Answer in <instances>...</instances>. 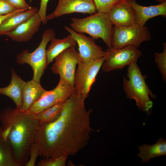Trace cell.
Instances as JSON below:
<instances>
[{"label": "cell", "mask_w": 166, "mask_h": 166, "mask_svg": "<svg viewBox=\"0 0 166 166\" xmlns=\"http://www.w3.org/2000/svg\"><path fill=\"white\" fill-rule=\"evenodd\" d=\"M9 3L18 10L26 11L32 7L25 0H6Z\"/></svg>", "instance_id": "obj_29"}, {"label": "cell", "mask_w": 166, "mask_h": 166, "mask_svg": "<svg viewBox=\"0 0 166 166\" xmlns=\"http://www.w3.org/2000/svg\"><path fill=\"white\" fill-rule=\"evenodd\" d=\"M42 23L37 13L21 24L14 30L6 33L4 35L17 42H27L38 31Z\"/></svg>", "instance_id": "obj_14"}, {"label": "cell", "mask_w": 166, "mask_h": 166, "mask_svg": "<svg viewBox=\"0 0 166 166\" xmlns=\"http://www.w3.org/2000/svg\"><path fill=\"white\" fill-rule=\"evenodd\" d=\"M0 120L3 138L9 141L19 166H25L40 124L36 114L10 106L1 112Z\"/></svg>", "instance_id": "obj_2"}, {"label": "cell", "mask_w": 166, "mask_h": 166, "mask_svg": "<svg viewBox=\"0 0 166 166\" xmlns=\"http://www.w3.org/2000/svg\"><path fill=\"white\" fill-rule=\"evenodd\" d=\"M0 166H19L8 140H5L0 130Z\"/></svg>", "instance_id": "obj_21"}, {"label": "cell", "mask_w": 166, "mask_h": 166, "mask_svg": "<svg viewBox=\"0 0 166 166\" xmlns=\"http://www.w3.org/2000/svg\"><path fill=\"white\" fill-rule=\"evenodd\" d=\"M40 148L38 144L33 142L30 150L29 158L25 166H34L37 158L39 155Z\"/></svg>", "instance_id": "obj_26"}, {"label": "cell", "mask_w": 166, "mask_h": 166, "mask_svg": "<svg viewBox=\"0 0 166 166\" xmlns=\"http://www.w3.org/2000/svg\"><path fill=\"white\" fill-rule=\"evenodd\" d=\"M79 57L75 47L68 48L55 58L50 69L53 73L59 74L60 78L75 88L74 76Z\"/></svg>", "instance_id": "obj_10"}, {"label": "cell", "mask_w": 166, "mask_h": 166, "mask_svg": "<svg viewBox=\"0 0 166 166\" xmlns=\"http://www.w3.org/2000/svg\"><path fill=\"white\" fill-rule=\"evenodd\" d=\"M163 52L155 53L154 61L160 72L164 82L166 81V43H163Z\"/></svg>", "instance_id": "obj_23"}, {"label": "cell", "mask_w": 166, "mask_h": 166, "mask_svg": "<svg viewBox=\"0 0 166 166\" xmlns=\"http://www.w3.org/2000/svg\"><path fill=\"white\" fill-rule=\"evenodd\" d=\"M135 14L136 23L144 26L146 22L154 17L166 16V2L159 4L144 6L136 3V0H128Z\"/></svg>", "instance_id": "obj_15"}, {"label": "cell", "mask_w": 166, "mask_h": 166, "mask_svg": "<svg viewBox=\"0 0 166 166\" xmlns=\"http://www.w3.org/2000/svg\"><path fill=\"white\" fill-rule=\"evenodd\" d=\"M70 24L76 32L86 33L93 39L101 38L108 48L112 47L113 25L108 13L97 12L84 18H72Z\"/></svg>", "instance_id": "obj_4"}, {"label": "cell", "mask_w": 166, "mask_h": 166, "mask_svg": "<svg viewBox=\"0 0 166 166\" xmlns=\"http://www.w3.org/2000/svg\"><path fill=\"white\" fill-rule=\"evenodd\" d=\"M49 1V0H41L39 9L38 12L42 22L44 25L46 24L47 23L46 13Z\"/></svg>", "instance_id": "obj_27"}, {"label": "cell", "mask_w": 166, "mask_h": 166, "mask_svg": "<svg viewBox=\"0 0 166 166\" xmlns=\"http://www.w3.org/2000/svg\"><path fill=\"white\" fill-rule=\"evenodd\" d=\"M75 92V88L60 78L57 86L52 90H46L28 110L37 114L53 105L65 101Z\"/></svg>", "instance_id": "obj_9"}, {"label": "cell", "mask_w": 166, "mask_h": 166, "mask_svg": "<svg viewBox=\"0 0 166 166\" xmlns=\"http://www.w3.org/2000/svg\"><path fill=\"white\" fill-rule=\"evenodd\" d=\"M65 29L72 35L77 44L78 53L81 58L84 60H97L105 56V51L96 43L92 38L76 32L67 26H65Z\"/></svg>", "instance_id": "obj_12"}, {"label": "cell", "mask_w": 166, "mask_h": 166, "mask_svg": "<svg viewBox=\"0 0 166 166\" xmlns=\"http://www.w3.org/2000/svg\"><path fill=\"white\" fill-rule=\"evenodd\" d=\"M55 38V33L53 29L45 30L43 33L41 42L33 52H30L25 49L18 54L16 61L19 64H27L33 71V80L40 82L42 77L46 68V47L48 43Z\"/></svg>", "instance_id": "obj_5"}, {"label": "cell", "mask_w": 166, "mask_h": 166, "mask_svg": "<svg viewBox=\"0 0 166 166\" xmlns=\"http://www.w3.org/2000/svg\"></svg>", "instance_id": "obj_32"}, {"label": "cell", "mask_w": 166, "mask_h": 166, "mask_svg": "<svg viewBox=\"0 0 166 166\" xmlns=\"http://www.w3.org/2000/svg\"><path fill=\"white\" fill-rule=\"evenodd\" d=\"M65 102L56 104L36 114L40 123H48L56 120L61 113Z\"/></svg>", "instance_id": "obj_22"}, {"label": "cell", "mask_w": 166, "mask_h": 166, "mask_svg": "<svg viewBox=\"0 0 166 166\" xmlns=\"http://www.w3.org/2000/svg\"><path fill=\"white\" fill-rule=\"evenodd\" d=\"M97 12L94 0H58L54 11L46 15L47 21L74 13L92 14Z\"/></svg>", "instance_id": "obj_11"}, {"label": "cell", "mask_w": 166, "mask_h": 166, "mask_svg": "<svg viewBox=\"0 0 166 166\" xmlns=\"http://www.w3.org/2000/svg\"><path fill=\"white\" fill-rule=\"evenodd\" d=\"M137 61L128 66L126 74L128 78L123 77V88L128 98L134 100L140 110L151 115L153 105L150 97L155 99L156 96L147 84L146 76L142 74Z\"/></svg>", "instance_id": "obj_3"}, {"label": "cell", "mask_w": 166, "mask_h": 166, "mask_svg": "<svg viewBox=\"0 0 166 166\" xmlns=\"http://www.w3.org/2000/svg\"><path fill=\"white\" fill-rule=\"evenodd\" d=\"M11 78L7 86L0 87V94L11 99L14 102L16 108L21 109L22 104L23 91L26 82L22 79L13 69L11 70Z\"/></svg>", "instance_id": "obj_16"}, {"label": "cell", "mask_w": 166, "mask_h": 166, "mask_svg": "<svg viewBox=\"0 0 166 166\" xmlns=\"http://www.w3.org/2000/svg\"><path fill=\"white\" fill-rule=\"evenodd\" d=\"M50 42V44L46 49V67L62 52L68 48L75 47L77 44L70 34L62 39L54 38Z\"/></svg>", "instance_id": "obj_19"}, {"label": "cell", "mask_w": 166, "mask_h": 166, "mask_svg": "<svg viewBox=\"0 0 166 166\" xmlns=\"http://www.w3.org/2000/svg\"><path fill=\"white\" fill-rule=\"evenodd\" d=\"M38 9L35 7L23 11L18 12L8 16L0 25V35L12 31L21 24L38 13Z\"/></svg>", "instance_id": "obj_17"}, {"label": "cell", "mask_w": 166, "mask_h": 166, "mask_svg": "<svg viewBox=\"0 0 166 166\" xmlns=\"http://www.w3.org/2000/svg\"><path fill=\"white\" fill-rule=\"evenodd\" d=\"M23 11H25L23 10H17L12 13H11L10 14H7L4 15H0V25L1 24V23H2V22H3V21L8 16L13 14H14V13H15L18 12Z\"/></svg>", "instance_id": "obj_30"}, {"label": "cell", "mask_w": 166, "mask_h": 166, "mask_svg": "<svg viewBox=\"0 0 166 166\" xmlns=\"http://www.w3.org/2000/svg\"><path fill=\"white\" fill-rule=\"evenodd\" d=\"M122 0H94L97 12L108 13L110 9Z\"/></svg>", "instance_id": "obj_25"}, {"label": "cell", "mask_w": 166, "mask_h": 166, "mask_svg": "<svg viewBox=\"0 0 166 166\" xmlns=\"http://www.w3.org/2000/svg\"><path fill=\"white\" fill-rule=\"evenodd\" d=\"M137 156L142 159V163H148L152 158L166 155V140L160 138L152 145L144 144L140 146Z\"/></svg>", "instance_id": "obj_20"}, {"label": "cell", "mask_w": 166, "mask_h": 166, "mask_svg": "<svg viewBox=\"0 0 166 166\" xmlns=\"http://www.w3.org/2000/svg\"><path fill=\"white\" fill-rule=\"evenodd\" d=\"M69 156L67 154H65L57 157L45 158L39 161L36 166H65Z\"/></svg>", "instance_id": "obj_24"}, {"label": "cell", "mask_w": 166, "mask_h": 166, "mask_svg": "<svg viewBox=\"0 0 166 166\" xmlns=\"http://www.w3.org/2000/svg\"><path fill=\"white\" fill-rule=\"evenodd\" d=\"M160 3H163L166 2V0H154Z\"/></svg>", "instance_id": "obj_31"}, {"label": "cell", "mask_w": 166, "mask_h": 166, "mask_svg": "<svg viewBox=\"0 0 166 166\" xmlns=\"http://www.w3.org/2000/svg\"><path fill=\"white\" fill-rule=\"evenodd\" d=\"M17 10L6 0H0V15L7 14Z\"/></svg>", "instance_id": "obj_28"}, {"label": "cell", "mask_w": 166, "mask_h": 166, "mask_svg": "<svg viewBox=\"0 0 166 166\" xmlns=\"http://www.w3.org/2000/svg\"><path fill=\"white\" fill-rule=\"evenodd\" d=\"M113 26L122 27L136 23L134 10L128 0H122L112 7L108 12Z\"/></svg>", "instance_id": "obj_13"}, {"label": "cell", "mask_w": 166, "mask_h": 166, "mask_svg": "<svg viewBox=\"0 0 166 166\" xmlns=\"http://www.w3.org/2000/svg\"><path fill=\"white\" fill-rule=\"evenodd\" d=\"M105 60H84L80 57L75 74L74 85L77 94L85 99L89 96L91 87Z\"/></svg>", "instance_id": "obj_6"}, {"label": "cell", "mask_w": 166, "mask_h": 166, "mask_svg": "<svg viewBox=\"0 0 166 166\" xmlns=\"http://www.w3.org/2000/svg\"><path fill=\"white\" fill-rule=\"evenodd\" d=\"M45 90L42 88L40 82L37 81L32 79L26 82L23 91L21 109L28 110L41 97Z\"/></svg>", "instance_id": "obj_18"}, {"label": "cell", "mask_w": 166, "mask_h": 166, "mask_svg": "<svg viewBox=\"0 0 166 166\" xmlns=\"http://www.w3.org/2000/svg\"><path fill=\"white\" fill-rule=\"evenodd\" d=\"M105 52L106 55L101 68L106 72L122 69L137 61L142 54L138 48L131 46L120 49L108 48Z\"/></svg>", "instance_id": "obj_8"}, {"label": "cell", "mask_w": 166, "mask_h": 166, "mask_svg": "<svg viewBox=\"0 0 166 166\" xmlns=\"http://www.w3.org/2000/svg\"><path fill=\"white\" fill-rule=\"evenodd\" d=\"M151 38L150 32L145 25L135 23L125 27L113 26L112 47L120 49L131 46L138 48L143 42L150 40Z\"/></svg>", "instance_id": "obj_7"}, {"label": "cell", "mask_w": 166, "mask_h": 166, "mask_svg": "<svg viewBox=\"0 0 166 166\" xmlns=\"http://www.w3.org/2000/svg\"><path fill=\"white\" fill-rule=\"evenodd\" d=\"M85 100L75 92L65 101L56 120L40 123L34 142L39 145L40 156H74L88 144L94 130L90 124L92 110L86 109Z\"/></svg>", "instance_id": "obj_1"}]
</instances>
